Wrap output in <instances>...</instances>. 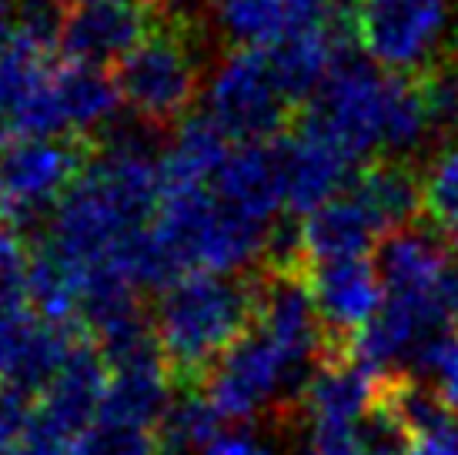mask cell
I'll return each instance as SVG.
<instances>
[{
    "mask_svg": "<svg viewBox=\"0 0 458 455\" xmlns=\"http://www.w3.org/2000/svg\"><path fill=\"white\" fill-rule=\"evenodd\" d=\"M165 198V158L138 131H117L47 218L40 252L74 279L77 295L148 288V241Z\"/></svg>",
    "mask_w": 458,
    "mask_h": 455,
    "instance_id": "obj_1",
    "label": "cell"
},
{
    "mask_svg": "<svg viewBox=\"0 0 458 455\" xmlns=\"http://www.w3.org/2000/svg\"><path fill=\"white\" fill-rule=\"evenodd\" d=\"M308 131L335 144L352 161H398L421 151L432 134L421 88L408 77L385 74L358 57H342L308 101Z\"/></svg>",
    "mask_w": 458,
    "mask_h": 455,
    "instance_id": "obj_2",
    "label": "cell"
},
{
    "mask_svg": "<svg viewBox=\"0 0 458 455\" xmlns=\"http://www.w3.org/2000/svg\"><path fill=\"white\" fill-rule=\"evenodd\" d=\"M161 352L178 385L201 379L255 325V285L231 275H181L161 288L151 312Z\"/></svg>",
    "mask_w": 458,
    "mask_h": 455,
    "instance_id": "obj_3",
    "label": "cell"
},
{
    "mask_svg": "<svg viewBox=\"0 0 458 455\" xmlns=\"http://www.w3.org/2000/svg\"><path fill=\"white\" fill-rule=\"evenodd\" d=\"M455 30V0H355L352 7V34L365 61L408 81L445 64Z\"/></svg>",
    "mask_w": 458,
    "mask_h": 455,
    "instance_id": "obj_4",
    "label": "cell"
},
{
    "mask_svg": "<svg viewBox=\"0 0 458 455\" xmlns=\"http://www.w3.org/2000/svg\"><path fill=\"white\" fill-rule=\"evenodd\" d=\"M308 379L311 375H305L265 331L251 325V331L231 345L198 389L228 425L251 429L261 418L298 416Z\"/></svg>",
    "mask_w": 458,
    "mask_h": 455,
    "instance_id": "obj_5",
    "label": "cell"
},
{
    "mask_svg": "<svg viewBox=\"0 0 458 455\" xmlns=\"http://www.w3.org/2000/svg\"><path fill=\"white\" fill-rule=\"evenodd\" d=\"M208 67L201 47L184 24L154 27L138 47L117 64V94L140 124L165 127L181 121L204 94Z\"/></svg>",
    "mask_w": 458,
    "mask_h": 455,
    "instance_id": "obj_6",
    "label": "cell"
},
{
    "mask_svg": "<svg viewBox=\"0 0 458 455\" xmlns=\"http://www.w3.org/2000/svg\"><path fill=\"white\" fill-rule=\"evenodd\" d=\"M204 117L234 144H261L281 127L294 101L267 51L231 47L208 67Z\"/></svg>",
    "mask_w": 458,
    "mask_h": 455,
    "instance_id": "obj_7",
    "label": "cell"
},
{
    "mask_svg": "<svg viewBox=\"0 0 458 455\" xmlns=\"http://www.w3.org/2000/svg\"><path fill=\"white\" fill-rule=\"evenodd\" d=\"M84 158L67 138H13L0 148V215L24 228L51 218L64 202Z\"/></svg>",
    "mask_w": 458,
    "mask_h": 455,
    "instance_id": "obj_8",
    "label": "cell"
},
{
    "mask_svg": "<svg viewBox=\"0 0 458 455\" xmlns=\"http://www.w3.org/2000/svg\"><path fill=\"white\" fill-rule=\"evenodd\" d=\"M51 54L13 34L0 44V134L57 138L54 88L61 64Z\"/></svg>",
    "mask_w": 458,
    "mask_h": 455,
    "instance_id": "obj_9",
    "label": "cell"
},
{
    "mask_svg": "<svg viewBox=\"0 0 458 455\" xmlns=\"http://www.w3.org/2000/svg\"><path fill=\"white\" fill-rule=\"evenodd\" d=\"M255 329L265 331L305 375L315 372L331 348L308 279L292 268H278L255 285Z\"/></svg>",
    "mask_w": 458,
    "mask_h": 455,
    "instance_id": "obj_10",
    "label": "cell"
},
{
    "mask_svg": "<svg viewBox=\"0 0 458 455\" xmlns=\"http://www.w3.org/2000/svg\"><path fill=\"white\" fill-rule=\"evenodd\" d=\"M154 30L151 0H88L64 13L61 47L74 64H121Z\"/></svg>",
    "mask_w": 458,
    "mask_h": 455,
    "instance_id": "obj_11",
    "label": "cell"
},
{
    "mask_svg": "<svg viewBox=\"0 0 458 455\" xmlns=\"http://www.w3.org/2000/svg\"><path fill=\"white\" fill-rule=\"evenodd\" d=\"M271 144H275L284 211L305 218L315 208L328 204L331 198H338L352 185L355 161L325 138H318L315 131L301 127V131H294L281 141H271Z\"/></svg>",
    "mask_w": 458,
    "mask_h": 455,
    "instance_id": "obj_12",
    "label": "cell"
},
{
    "mask_svg": "<svg viewBox=\"0 0 458 455\" xmlns=\"http://www.w3.org/2000/svg\"><path fill=\"white\" fill-rule=\"evenodd\" d=\"M308 288L318 305L321 325L328 331L331 345H352V339L385 305L382 275H378V265L369 258L311 265Z\"/></svg>",
    "mask_w": 458,
    "mask_h": 455,
    "instance_id": "obj_13",
    "label": "cell"
},
{
    "mask_svg": "<svg viewBox=\"0 0 458 455\" xmlns=\"http://www.w3.org/2000/svg\"><path fill=\"white\" fill-rule=\"evenodd\" d=\"M385 235L371 215L355 202L352 191H342L328 204L315 208L311 215L301 218L294 231V248L305 254L311 265H328V262H352V258H369V252Z\"/></svg>",
    "mask_w": 458,
    "mask_h": 455,
    "instance_id": "obj_14",
    "label": "cell"
},
{
    "mask_svg": "<svg viewBox=\"0 0 458 455\" xmlns=\"http://www.w3.org/2000/svg\"><path fill=\"white\" fill-rule=\"evenodd\" d=\"M174 385L178 382L171 375L167 362L114 368L107 392H104L98 425L154 435V429H161L167 408L174 402Z\"/></svg>",
    "mask_w": 458,
    "mask_h": 455,
    "instance_id": "obj_15",
    "label": "cell"
},
{
    "mask_svg": "<svg viewBox=\"0 0 458 455\" xmlns=\"http://www.w3.org/2000/svg\"><path fill=\"white\" fill-rule=\"evenodd\" d=\"M121 107L124 104H121L114 77L74 61L57 67V88H54L57 138H71V134L84 138V134L111 131Z\"/></svg>",
    "mask_w": 458,
    "mask_h": 455,
    "instance_id": "obj_16",
    "label": "cell"
},
{
    "mask_svg": "<svg viewBox=\"0 0 458 455\" xmlns=\"http://www.w3.org/2000/svg\"><path fill=\"white\" fill-rule=\"evenodd\" d=\"M348 191L371 215L385 238L411 228V218L421 211V177L408 171L402 161H375L361 167Z\"/></svg>",
    "mask_w": 458,
    "mask_h": 455,
    "instance_id": "obj_17",
    "label": "cell"
},
{
    "mask_svg": "<svg viewBox=\"0 0 458 455\" xmlns=\"http://www.w3.org/2000/svg\"><path fill=\"white\" fill-rule=\"evenodd\" d=\"M208 17L217 34L238 51H267L298 34L284 0H211Z\"/></svg>",
    "mask_w": 458,
    "mask_h": 455,
    "instance_id": "obj_18",
    "label": "cell"
},
{
    "mask_svg": "<svg viewBox=\"0 0 458 455\" xmlns=\"http://www.w3.org/2000/svg\"><path fill=\"white\" fill-rule=\"evenodd\" d=\"M267 57L278 71L281 84L288 88L294 104L311 101L318 88L328 81V74L335 71V64L342 61L338 54V40L331 27L321 30H298L292 38H284L281 44L267 47Z\"/></svg>",
    "mask_w": 458,
    "mask_h": 455,
    "instance_id": "obj_19",
    "label": "cell"
},
{
    "mask_svg": "<svg viewBox=\"0 0 458 455\" xmlns=\"http://www.w3.org/2000/svg\"><path fill=\"white\" fill-rule=\"evenodd\" d=\"M228 422L217 416V408L208 402V395L198 385H188V392L174 395L161 422V452L167 455H201L208 445L215 442Z\"/></svg>",
    "mask_w": 458,
    "mask_h": 455,
    "instance_id": "obj_20",
    "label": "cell"
},
{
    "mask_svg": "<svg viewBox=\"0 0 458 455\" xmlns=\"http://www.w3.org/2000/svg\"><path fill=\"white\" fill-rule=\"evenodd\" d=\"M27 258L30 254L21 248V241L11 231H0V375L7 365L13 341L34 315L27 302Z\"/></svg>",
    "mask_w": 458,
    "mask_h": 455,
    "instance_id": "obj_21",
    "label": "cell"
},
{
    "mask_svg": "<svg viewBox=\"0 0 458 455\" xmlns=\"http://www.w3.org/2000/svg\"><path fill=\"white\" fill-rule=\"evenodd\" d=\"M421 211L458 238V141H445L421 171Z\"/></svg>",
    "mask_w": 458,
    "mask_h": 455,
    "instance_id": "obj_22",
    "label": "cell"
},
{
    "mask_svg": "<svg viewBox=\"0 0 458 455\" xmlns=\"http://www.w3.org/2000/svg\"><path fill=\"white\" fill-rule=\"evenodd\" d=\"M415 442H419V435L408 429V422L394 412V405L385 399L382 385H378L375 405L355 425L358 455H411Z\"/></svg>",
    "mask_w": 458,
    "mask_h": 455,
    "instance_id": "obj_23",
    "label": "cell"
},
{
    "mask_svg": "<svg viewBox=\"0 0 458 455\" xmlns=\"http://www.w3.org/2000/svg\"><path fill=\"white\" fill-rule=\"evenodd\" d=\"M411 375L425 382L452 416H458V329L435 335L419 355Z\"/></svg>",
    "mask_w": 458,
    "mask_h": 455,
    "instance_id": "obj_24",
    "label": "cell"
},
{
    "mask_svg": "<svg viewBox=\"0 0 458 455\" xmlns=\"http://www.w3.org/2000/svg\"><path fill=\"white\" fill-rule=\"evenodd\" d=\"M435 138L458 141V64H442L419 81Z\"/></svg>",
    "mask_w": 458,
    "mask_h": 455,
    "instance_id": "obj_25",
    "label": "cell"
},
{
    "mask_svg": "<svg viewBox=\"0 0 458 455\" xmlns=\"http://www.w3.org/2000/svg\"><path fill=\"white\" fill-rule=\"evenodd\" d=\"M201 455H278V449H271L267 442H261L251 429L228 425Z\"/></svg>",
    "mask_w": 458,
    "mask_h": 455,
    "instance_id": "obj_26",
    "label": "cell"
},
{
    "mask_svg": "<svg viewBox=\"0 0 458 455\" xmlns=\"http://www.w3.org/2000/svg\"><path fill=\"white\" fill-rule=\"evenodd\" d=\"M284 4H288L298 30H321V27L335 30V17L344 7V0H284Z\"/></svg>",
    "mask_w": 458,
    "mask_h": 455,
    "instance_id": "obj_27",
    "label": "cell"
},
{
    "mask_svg": "<svg viewBox=\"0 0 458 455\" xmlns=\"http://www.w3.org/2000/svg\"><path fill=\"white\" fill-rule=\"evenodd\" d=\"M411 455H458V425L452 422V425H445L442 432L419 439Z\"/></svg>",
    "mask_w": 458,
    "mask_h": 455,
    "instance_id": "obj_28",
    "label": "cell"
},
{
    "mask_svg": "<svg viewBox=\"0 0 458 455\" xmlns=\"http://www.w3.org/2000/svg\"><path fill=\"white\" fill-rule=\"evenodd\" d=\"M13 13H17V0H0V44L11 38Z\"/></svg>",
    "mask_w": 458,
    "mask_h": 455,
    "instance_id": "obj_29",
    "label": "cell"
},
{
    "mask_svg": "<svg viewBox=\"0 0 458 455\" xmlns=\"http://www.w3.org/2000/svg\"><path fill=\"white\" fill-rule=\"evenodd\" d=\"M0 455H21V449H13V445H0Z\"/></svg>",
    "mask_w": 458,
    "mask_h": 455,
    "instance_id": "obj_30",
    "label": "cell"
},
{
    "mask_svg": "<svg viewBox=\"0 0 458 455\" xmlns=\"http://www.w3.org/2000/svg\"><path fill=\"white\" fill-rule=\"evenodd\" d=\"M74 4H88V0H74Z\"/></svg>",
    "mask_w": 458,
    "mask_h": 455,
    "instance_id": "obj_31",
    "label": "cell"
},
{
    "mask_svg": "<svg viewBox=\"0 0 458 455\" xmlns=\"http://www.w3.org/2000/svg\"><path fill=\"white\" fill-rule=\"evenodd\" d=\"M154 455H167V452H154Z\"/></svg>",
    "mask_w": 458,
    "mask_h": 455,
    "instance_id": "obj_32",
    "label": "cell"
}]
</instances>
